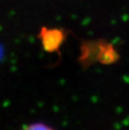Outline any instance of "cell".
Instances as JSON below:
<instances>
[{
	"label": "cell",
	"instance_id": "obj_1",
	"mask_svg": "<svg viewBox=\"0 0 129 130\" xmlns=\"http://www.w3.org/2000/svg\"><path fill=\"white\" fill-rule=\"evenodd\" d=\"M24 130H53V129L43 123H34L29 126L28 128H26Z\"/></svg>",
	"mask_w": 129,
	"mask_h": 130
}]
</instances>
